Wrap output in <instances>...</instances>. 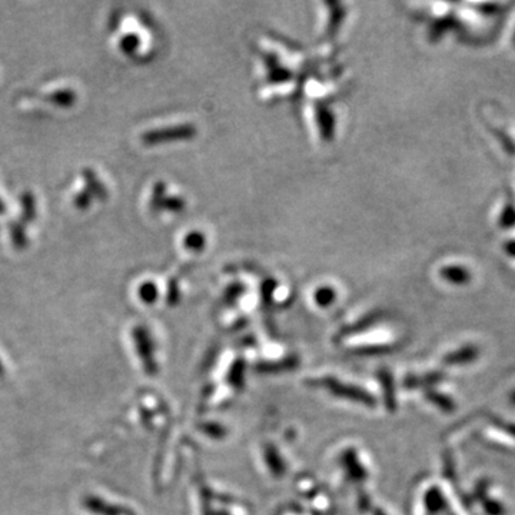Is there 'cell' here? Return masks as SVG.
Instances as JSON below:
<instances>
[{
	"label": "cell",
	"instance_id": "6da1fadb",
	"mask_svg": "<svg viewBox=\"0 0 515 515\" xmlns=\"http://www.w3.org/2000/svg\"><path fill=\"white\" fill-rule=\"evenodd\" d=\"M440 275L444 281L454 284V285H465L471 281V272L461 265H451L444 267L440 271Z\"/></svg>",
	"mask_w": 515,
	"mask_h": 515
},
{
	"label": "cell",
	"instance_id": "7a4b0ae2",
	"mask_svg": "<svg viewBox=\"0 0 515 515\" xmlns=\"http://www.w3.org/2000/svg\"><path fill=\"white\" fill-rule=\"evenodd\" d=\"M457 27H459V20H457L454 16H445V18L437 20L431 26V30H429V36H431V40H438L445 33H448L450 30H454Z\"/></svg>",
	"mask_w": 515,
	"mask_h": 515
},
{
	"label": "cell",
	"instance_id": "3957f363",
	"mask_svg": "<svg viewBox=\"0 0 515 515\" xmlns=\"http://www.w3.org/2000/svg\"><path fill=\"white\" fill-rule=\"evenodd\" d=\"M477 358H478V350L476 347L469 345V347H464V348L455 351L445 361L450 364H465V362H472Z\"/></svg>",
	"mask_w": 515,
	"mask_h": 515
},
{
	"label": "cell",
	"instance_id": "277c9868",
	"mask_svg": "<svg viewBox=\"0 0 515 515\" xmlns=\"http://www.w3.org/2000/svg\"><path fill=\"white\" fill-rule=\"evenodd\" d=\"M498 225L502 229H511L515 227V203L514 202H507L500 213L498 218Z\"/></svg>",
	"mask_w": 515,
	"mask_h": 515
},
{
	"label": "cell",
	"instance_id": "5b68a950",
	"mask_svg": "<svg viewBox=\"0 0 515 515\" xmlns=\"http://www.w3.org/2000/svg\"><path fill=\"white\" fill-rule=\"evenodd\" d=\"M502 249L505 250V253L511 258H515V239H509L502 245Z\"/></svg>",
	"mask_w": 515,
	"mask_h": 515
},
{
	"label": "cell",
	"instance_id": "8992f818",
	"mask_svg": "<svg viewBox=\"0 0 515 515\" xmlns=\"http://www.w3.org/2000/svg\"><path fill=\"white\" fill-rule=\"evenodd\" d=\"M480 11L483 13H488V15H492L498 11V5H492V4H487V5H481L480 6Z\"/></svg>",
	"mask_w": 515,
	"mask_h": 515
},
{
	"label": "cell",
	"instance_id": "52a82bcc",
	"mask_svg": "<svg viewBox=\"0 0 515 515\" xmlns=\"http://www.w3.org/2000/svg\"><path fill=\"white\" fill-rule=\"evenodd\" d=\"M512 43H514V46H515V30H514V36H512Z\"/></svg>",
	"mask_w": 515,
	"mask_h": 515
},
{
	"label": "cell",
	"instance_id": "ba28073f",
	"mask_svg": "<svg viewBox=\"0 0 515 515\" xmlns=\"http://www.w3.org/2000/svg\"><path fill=\"white\" fill-rule=\"evenodd\" d=\"M511 400H512V402H515V394L511 397Z\"/></svg>",
	"mask_w": 515,
	"mask_h": 515
},
{
	"label": "cell",
	"instance_id": "9c48e42d",
	"mask_svg": "<svg viewBox=\"0 0 515 515\" xmlns=\"http://www.w3.org/2000/svg\"><path fill=\"white\" fill-rule=\"evenodd\" d=\"M0 369H2V364H0Z\"/></svg>",
	"mask_w": 515,
	"mask_h": 515
}]
</instances>
